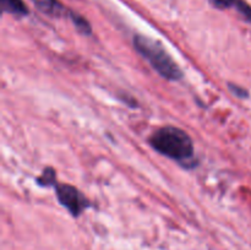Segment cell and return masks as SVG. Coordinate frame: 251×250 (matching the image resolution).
<instances>
[{"label": "cell", "instance_id": "obj_4", "mask_svg": "<svg viewBox=\"0 0 251 250\" xmlns=\"http://www.w3.org/2000/svg\"><path fill=\"white\" fill-rule=\"evenodd\" d=\"M34 6L43 12L44 15H48L51 17H63L70 16V12L59 0H32Z\"/></svg>", "mask_w": 251, "mask_h": 250}, {"label": "cell", "instance_id": "obj_9", "mask_svg": "<svg viewBox=\"0 0 251 250\" xmlns=\"http://www.w3.org/2000/svg\"><path fill=\"white\" fill-rule=\"evenodd\" d=\"M229 90L232 91V92L234 93L237 97H247V96H248L247 91L243 90V88L239 87V86L232 85V83H229Z\"/></svg>", "mask_w": 251, "mask_h": 250}, {"label": "cell", "instance_id": "obj_8", "mask_svg": "<svg viewBox=\"0 0 251 250\" xmlns=\"http://www.w3.org/2000/svg\"><path fill=\"white\" fill-rule=\"evenodd\" d=\"M232 6L237 7V9L239 10L240 14L244 15L245 19L251 22V7L247 4V2H244L243 0H233Z\"/></svg>", "mask_w": 251, "mask_h": 250}, {"label": "cell", "instance_id": "obj_6", "mask_svg": "<svg viewBox=\"0 0 251 250\" xmlns=\"http://www.w3.org/2000/svg\"><path fill=\"white\" fill-rule=\"evenodd\" d=\"M69 17H70L71 21L74 22V25H75V27L77 28V31L80 32V33L86 34V36L91 34V25L88 24V21H86L81 15L75 14V12L71 11Z\"/></svg>", "mask_w": 251, "mask_h": 250}, {"label": "cell", "instance_id": "obj_2", "mask_svg": "<svg viewBox=\"0 0 251 250\" xmlns=\"http://www.w3.org/2000/svg\"><path fill=\"white\" fill-rule=\"evenodd\" d=\"M134 47L162 77L169 81H176L183 77V71L161 43L149 37L135 36Z\"/></svg>", "mask_w": 251, "mask_h": 250}, {"label": "cell", "instance_id": "obj_1", "mask_svg": "<svg viewBox=\"0 0 251 250\" xmlns=\"http://www.w3.org/2000/svg\"><path fill=\"white\" fill-rule=\"evenodd\" d=\"M150 144L159 153L185 166L190 163L195 153L191 137L176 126L159 127L150 137Z\"/></svg>", "mask_w": 251, "mask_h": 250}, {"label": "cell", "instance_id": "obj_7", "mask_svg": "<svg viewBox=\"0 0 251 250\" xmlns=\"http://www.w3.org/2000/svg\"><path fill=\"white\" fill-rule=\"evenodd\" d=\"M37 183H38V185L42 186H48L55 184V172H54V169L50 168V167L44 169L43 174L37 179Z\"/></svg>", "mask_w": 251, "mask_h": 250}, {"label": "cell", "instance_id": "obj_5", "mask_svg": "<svg viewBox=\"0 0 251 250\" xmlns=\"http://www.w3.org/2000/svg\"><path fill=\"white\" fill-rule=\"evenodd\" d=\"M0 2L4 11L17 16H24L27 14V7L22 0H0Z\"/></svg>", "mask_w": 251, "mask_h": 250}, {"label": "cell", "instance_id": "obj_3", "mask_svg": "<svg viewBox=\"0 0 251 250\" xmlns=\"http://www.w3.org/2000/svg\"><path fill=\"white\" fill-rule=\"evenodd\" d=\"M58 200L73 216H78L90 206L86 196L70 184H56Z\"/></svg>", "mask_w": 251, "mask_h": 250}]
</instances>
